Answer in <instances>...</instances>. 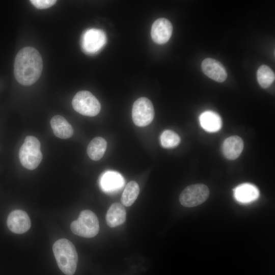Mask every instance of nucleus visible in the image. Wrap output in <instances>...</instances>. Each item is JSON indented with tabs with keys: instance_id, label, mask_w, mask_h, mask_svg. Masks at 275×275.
Here are the masks:
<instances>
[{
	"instance_id": "nucleus-1",
	"label": "nucleus",
	"mask_w": 275,
	"mask_h": 275,
	"mask_svg": "<svg viewBox=\"0 0 275 275\" xmlns=\"http://www.w3.org/2000/svg\"><path fill=\"white\" fill-rule=\"evenodd\" d=\"M43 69V61L39 52L31 46L21 49L16 56L14 74L17 81L23 86L35 84Z\"/></svg>"
},
{
	"instance_id": "nucleus-2",
	"label": "nucleus",
	"mask_w": 275,
	"mask_h": 275,
	"mask_svg": "<svg viewBox=\"0 0 275 275\" xmlns=\"http://www.w3.org/2000/svg\"><path fill=\"white\" fill-rule=\"evenodd\" d=\"M52 249L61 270L66 275H73L78 261L77 253L73 244L69 240L62 238L55 242Z\"/></svg>"
},
{
	"instance_id": "nucleus-3",
	"label": "nucleus",
	"mask_w": 275,
	"mask_h": 275,
	"mask_svg": "<svg viewBox=\"0 0 275 275\" xmlns=\"http://www.w3.org/2000/svg\"><path fill=\"white\" fill-rule=\"evenodd\" d=\"M40 141L35 136L29 135L24 140L19 151V158L23 167L29 170L37 168L42 159Z\"/></svg>"
},
{
	"instance_id": "nucleus-4",
	"label": "nucleus",
	"mask_w": 275,
	"mask_h": 275,
	"mask_svg": "<svg viewBox=\"0 0 275 275\" xmlns=\"http://www.w3.org/2000/svg\"><path fill=\"white\" fill-rule=\"evenodd\" d=\"M70 227L74 234L85 238L94 237L99 231L98 218L89 210H82L78 218L72 222Z\"/></svg>"
},
{
	"instance_id": "nucleus-5",
	"label": "nucleus",
	"mask_w": 275,
	"mask_h": 275,
	"mask_svg": "<svg viewBox=\"0 0 275 275\" xmlns=\"http://www.w3.org/2000/svg\"><path fill=\"white\" fill-rule=\"evenodd\" d=\"M72 105L75 111L87 116L93 117L99 114L101 105L98 99L89 91H80L74 96Z\"/></svg>"
},
{
	"instance_id": "nucleus-6",
	"label": "nucleus",
	"mask_w": 275,
	"mask_h": 275,
	"mask_svg": "<svg viewBox=\"0 0 275 275\" xmlns=\"http://www.w3.org/2000/svg\"><path fill=\"white\" fill-rule=\"evenodd\" d=\"M209 190L204 184L198 183L185 187L179 196L181 204L186 207H193L204 203L208 198Z\"/></svg>"
},
{
	"instance_id": "nucleus-7",
	"label": "nucleus",
	"mask_w": 275,
	"mask_h": 275,
	"mask_svg": "<svg viewBox=\"0 0 275 275\" xmlns=\"http://www.w3.org/2000/svg\"><path fill=\"white\" fill-rule=\"evenodd\" d=\"M154 110L151 101L147 98L142 97L133 103L132 118L135 125L145 127L150 124L154 119Z\"/></svg>"
},
{
	"instance_id": "nucleus-8",
	"label": "nucleus",
	"mask_w": 275,
	"mask_h": 275,
	"mask_svg": "<svg viewBox=\"0 0 275 275\" xmlns=\"http://www.w3.org/2000/svg\"><path fill=\"white\" fill-rule=\"evenodd\" d=\"M106 42L105 32L100 29H90L82 34L81 38V46L83 51L89 54H93L99 52Z\"/></svg>"
},
{
	"instance_id": "nucleus-9",
	"label": "nucleus",
	"mask_w": 275,
	"mask_h": 275,
	"mask_svg": "<svg viewBox=\"0 0 275 275\" xmlns=\"http://www.w3.org/2000/svg\"><path fill=\"white\" fill-rule=\"evenodd\" d=\"M173 32V26L171 22L164 18L156 19L152 24L151 36L156 43L162 44L170 39Z\"/></svg>"
},
{
	"instance_id": "nucleus-10",
	"label": "nucleus",
	"mask_w": 275,
	"mask_h": 275,
	"mask_svg": "<svg viewBox=\"0 0 275 275\" xmlns=\"http://www.w3.org/2000/svg\"><path fill=\"white\" fill-rule=\"evenodd\" d=\"M9 229L16 234H22L30 228L31 221L28 214L21 210H15L9 215L7 221Z\"/></svg>"
},
{
	"instance_id": "nucleus-11",
	"label": "nucleus",
	"mask_w": 275,
	"mask_h": 275,
	"mask_svg": "<svg viewBox=\"0 0 275 275\" xmlns=\"http://www.w3.org/2000/svg\"><path fill=\"white\" fill-rule=\"evenodd\" d=\"M203 72L211 79L222 82L226 80L227 73L223 65L218 61L206 58L202 63Z\"/></svg>"
},
{
	"instance_id": "nucleus-12",
	"label": "nucleus",
	"mask_w": 275,
	"mask_h": 275,
	"mask_svg": "<svg viewBox=\"0 0 275 275\" xmlns=\"http://www.w3.org/2000/svg\"><path fill=\"white\" fill-rule=\"evenodd\" d=\"M99 183L100 187L103 191L112 193L116 192L123 187L124 179L118 172L108 171L101 175Z\"/></svg>"
},
{
	"instance_id": "nucleus-13",
	"label": "nucleus",
	"mask_w": 275,
	"mask_h": 275,
	"mask_svg": "<svg viewBox=\"0 0 275 275\" xmlns=\"http://www.w3.org/2000/svg\"><path fill=\"white\" fill-rule=\"evenodd\" d=\"M243 149V142L241 138L233 135L227 138L223 145V152L225 157L230 160L238 158Z\"/></svg>"
},
{
	"instance_id": "nucleus-14",
	"label": "nucleus",
	"mask_w": 275,
	"mask_h": 275,
	"mask_svg": "<svg viewBox=\"0 0 275 275\" xmlns=\"http://www.w3.org/2000/svg\"><path fill=\"white\" fill-rule=\"evenodd\" d=\"M235 199L241 203H249L256 200L259 196L257 187L250 183H243L234 189Z\"/></svg>"
},
{
	"instance_id": "nucleus-15",
	"label": "nucleus",
	"mask_w": 275,
	"mask_h": 275,
	"mask_svg": "<svg viewBox=\"0 0 275 275\" xmlns=\"http://www.w3.org/2000/svg\"><path fill=\"white\" fill-rule=\"evenodd\" d=\"M107 225L114 228L123 224L126 219V212L124 205L114 203L109 207L105 216Z\"/></svg>"
},
{
	"instance_id": "nucleus-16",
	"label": "nucleus",
	"mask_w": 275,
	"mask_h": 275,
	"mask_svg": "<svg viewBox=\"0 0 275 275\" xmlns=\"http://www.w3.org/2000/svg\"><path fill=\"white\" fill-rule=\"evenodd\" d=\"M50 125L54 135L59 138L68 139L73 134L71 125L60 115L53 116L50 120Z\"/></svg>"
},
{
	"instance_id": "nucleus-17",
	"label": "nucleus",
	"mask_w": 275,
	"mask_h": 275,
	"mask_svg": "<svg viewBox=\"0 0 275 275\" xmlns=\"http://www.w3.org/2000/svg\"><path fill=\"white\" fill-rule=\"evenodd\" d=\"M199 122L203 129L209 132L218 131L222 124L219 115L211 111L202 113L199 117Z\"/></svg>"
},
{
	"instance_id": "nucleus-18",
	"label": "nucleus",
	"mask_w": 275,
	"mask_h": 275,
	"mask_svg": "<svg viewBox=\"0 0 275 275\" xmlns=\"http://www.w3.org/2000/svg\"><path fill=\"white\" fill-rule=\"evenodd\" d=\"M107 143L102 137L94 138L87 147V154L89 157L95 161L100 159L105 152Z\"/></svg>"
},
{
	"instance_id": "nucleus-19",
	"label": "nucleus",
	"mask_w": 275,
	"mask_h": 275,
	"mask_svg": "<svg viewBox=\"0 0 275 275\" xmlns=\"http://www.w3.org/2000/svg\"><path fill=\"white\" fill-rule=\"evenodd\" d=\"M140 193V187L138 183L131 181L127 183L122 193L121 202L125 207L130 206L137 199Z\"/></svg>"
},
{
	"instance_id": "nucleus-20",
	"label": "nucleus",
	"mask_w": 275,
	"mask_h": 275,
	"mask_svg": "<svg viewBox=\"0 0 275 275\" xmlns=\"http://www.w3.org/2000/svg\"><path fill=\"white\" fill-rule=\"evenodd\" d=\"M257 78L259 85L263 88H267L274 81V73L268 66L263 65L258 69Z\"/></svg>"
},
{
	"instance_id": "nucleus-21",
	"label": "nucleus",
	"mask_w": 275,
	"mask_h": 275,
	"mask_svg": "<svg viewBox=\"0 0 275 275\" xmlns=\"http://www.w3.org/2000/svg\"><path fill=\"white\" fill-rule=\"evenodd\" d=\"M160 143L164 148H173L177 147L180 142L178 134L171 130H166L161 134Z\"/></svg>"
},
{
	"instance_id": "nucleus-22",
	"label": "nucleus",
	"mask_w": 275,
	"mask_h": 275,
	"mask_svg": "<svg viewBox=\"0 0 275 275\" xmlns=\"http://www.w3.org/2000/svg\"><path fill=\"white\" fill-rule=\"evenodd\" d=\"M30 2L36 8L39 9L50 8L57 2L54 0H31Z\"/></svg>"
}]
</instances>
